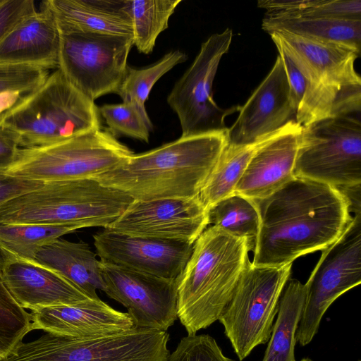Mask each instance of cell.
Returning a JSON list of instances; mask_svg holds the SVG:
<instances>
[{
    "mask_svg": "<svg viewBox=\"0 0 361 361\" xmlns=\"http://www.w3.org/2000/svg\"><path fill=\"white\" fill-rule=\"evenodd\" d=\"M260 224L251 264L283 267L335 243L353 221L348 200L332 185L294 177L272 193L252 200Z\"/></svg>",
    "mask_w": 361,
    "mask_h": 361,
    "instance_id": "obj_1",
    "label": "cell"
},
{
    "mask_svg": "<svg viewBox=\"0 0 361 361\" xmlns=\"http://www.w3.org/2000/svg\"><path fill=\"white\" fill-rule=\"evenodd\" d=\"M228 144V128L180 136L95 178L135 200L187 198L199 194Z\"/></svg>",
    "mask_w": 361,
    "mask_h": 361,
    "instance_id": "obj_2",
    "label": "cell"
},
{
    "mask_svg": "<svg viewBox=\"0 0 361 361\" xmlns=\"http://www.w3.org/2000/svg\"><path fill=\"white\" fill-rule=\"evenodd\" d=\"M247 242L210 226L177 280V315L188 334L218 321L250 262Z\"/></svg>",
    "mask_w": 361,
    "mask_h": 361,
    "instance_id": "obj_3",
    "label": "cell"
},
{
    "mask_svg": "<svg viewBox=\"0 0 361 361\" xmlns=\"http://www.w3.org/2000/svg\"><path fill=\"white\" fill-rule=\"evenodd\" d=\"M133 199L95 178L45 182L0 204V223L106 228Z\"/></svg>",
    "mask_w": 361,
    "mask_h": 361,
    "instance_id": "obj_4",
    "label": "cell"
},
{
    "mask_svg": "<svg viewBox=\"0 0 361 361\" xmlns=\"http://www.w3.org/2000/svg\"><path fill=\"white\" fill-rule=\"evenodd\" d=\"M94 102L56 69L32 92L0 114V126L19 137L20 148L47 146L101 128Z\"/></svg>",
    "mask_w": 361,
    "mask_h": 361,
    "instance_id": "obj_5",
    "label": "cell"
},
{
    "mask_svg": "<svg viewBox=\"0 0 361 361\" xmlns=\"http://www.w3.org/2000/svg\"><path fill=\"white\" fill-rule=\"evenodd\" d=\"M133 154L101 128L47 146L20 148L5 173L43 182L95 178Z\"/></svg>",
    "mask_w": 361,
    "mask_h": 361,
    "instance_id": "obj_6",
    "label": "cell"
},
{
    "mask_svg": "<svg viewBox=\"0 0 361 361\" xmlns=\"http://www.w3.org/2000/svg\"><path fill=\"white\" fill-rule=\"evenodd\" d=\"M291 267H255L250 262L246 265L218 320L240 361L269 341Z\"/></svg>",
    "mask_w": 361,
    "mask_h": 361,
    "instance_id": "obj_7",
    "label": "cell"
},
{
    "mask_svg": "<svg viewBox=\"0 0 361 361\" xmlns=\"http://www.w3.org/2000/svg\"><path fill=\"white\" fill-rule=\"evenodd\" d=\"M169 339L166 331L137 327L85 338L46 332L1 361H166Z\"/></svg>",
    "mask_w": 361,
    "mask_h": 361,
    "instance_id": "obj_8",
    "label": "cell"
},
{
    "mask_svg": "<svg viewBox=\"0 0 361 361\" xmlns=\"http://www.w3.org/2000/svg\"><path fill=\"white\" fill-rule=\"evenodd\" d=\"M293 173L336 188L361 184L360 116L331 117L302 128Z\"/></svg>",
    "mask_w": 361,
    "mask_h": 361,
    "instance_id": "obj_9",
    "label": "cell"
},
{
    "mask_svg": "<svg viewBox=\"0 0 361 361\" xmlns=\"http://www.w3.org/2000/svg\"><path fill=\"white\" fill-rule=\"evenodd\" d=\"M133 35L60 33L58 68L66 80L94 102L117 93L125 77Z\"/></svg>",
    "mask_w": 361,
    "mask_h": 361,
    "instance_id": "obj_10",
    "label": "cell"
},
{
    "mask_svg": "<svg viewBox=\"0 0 361 361\" xmlns=\"http://www.w3.org/2000/svg\"><path fill=\"white\" fill-rule=\"evenodd\" d=\"M232 37L230 28L212 35L169 94L167 103L178 117L181 136L224 130L228 128L226 118L239 111V105L227 109L219 106L212 94L220 61L228 52Z\"/></svg>",
    "mask_w": 361,
    "mask_h": 361,
    "instance_id": "obj_11",
    "label": "cell"
},
{
    "mask_svg": "<svg viewBox=\"0 0 361 361\" xmlns=\"http://www.w3.org/2000/svg\"><path fill=\"white\" fill-rule=\"evenodd\" d=\"M323 250L305 284V301L295 334L301 346L312 341L330 305L361 283V214L355 215L340 238Z\"/></svg>",
    "mask_w": 361,
    "mask_h": 361,
    "instance_id": "obj_12",
    "label": "cell"
},
{
    "mask_svg": "<svg viewBox=\"0 0 361 361\" xmlns=\"http://www.w3.org/2000/svg\"><path fill=\"white\" fill-rule=\"evenodd\" d=\"M104 292L128 310L133 326L167 331L178 319L177 279L161 278L99 260Z\"/></svg>",
    "mask_w": 361,
    "mask_h": 361,
    "instance_id": "obj_13",
    "label": "cell"
},
{
    "mask_svg": "<svg viewBox=\"0 0 361 361\" xmlns=\"http://www.w3.org/2000/svg\"><path fill=\"white\" fill-rule=\"evenodd\" d=\"M208 225V209L196 196L133 200L105 228L131 236L194 244Z\"/></svg>",
    "mask_w": 361,
    "mask_h": 361,
    "instance_id": "obj_14",
    "label": "cell"
},
{
    "mask_svg": "<svg viewBox=\"0 0 361 361\" xmlns=\"http://www.w3.org/2000/svg\"><path fill=\"white\" fill-rule=\"evenodd\" d=\"M93 239L100 261L169 279L178 280L193 249L188 243L131 236L106 228Z\"/></svg>",
    "mask_w": 361,
    "mask_h": 361,
    "instance_id": "obj_15",
    "label": "cell"
},
{
    "mask_svg": "<svg viewBox=\"0 0 361 361\" xmlns=\"http://www.w3.org/2000/svg\"><path fill=\"white\" fill-rule=\"evenodd\" d=\"M238 112L233 126L228 128V143L231 145L256 142L295 121L296 109L279 55Z\"/></svg>",
    "mask_w": 361,
    "mask_h": 361,
    "instance_id": "obj_16",
    "label": "cell"
},
{
    "mask_svg": "<svg viewBox=\"0 0 361 361\" xmlns=\"http://www.w3.org/2000/svg\"><path fill=\"white\" fill-rule=\"evenodd\" d=\"M269 34L314 83L338 92L361 89L355 69L360 55L353 50L283 31Z\"/></svg>",
    "mask_w": 361,
    "mask_h": 361,
    "instance_id": "obj_17",
    "label": "cell"
},
{
    "mask_svg": "<svg viewBox=\"0 0 361 361\" xmlns=\"http://www.w3.org/2000/svg\"><path fill=\"white\" fill-rule=\"evenodd\" d=\"M31 329L76 338H95L124 332L133 326L127 312L98 299L31 311Z\"/></svg>",
    "mask_w": 361,
    "mask_h": 361,
    "instance_id": "obj_18",
    "label": "cell"
},
{
    "mask_svg": "<svg viewBox=\"0 0 361 361\" xmlns=\"http://www.w3.org/2000/svg\"><path fill=\"white\" fill-rule=\"evenodd\" d=\"M302 127L293 121L286 130L252 155L233 194L256 200L280 189L294 176Z\"/></svg>",
    "mask_w": 361,
    "mask_h": 361,
    "instance_id": "obj_19",
    "label": "cell"
},
{
    "mask_svg": "<svg viewBox=\"0 0 361 361\" xmlns=\"http://www.w3.org/2000/svg\"><path fill=\"white\" fill-rule=\"evenodd\" d=\"M2 271L8 289L24 309L33 311L91 299L56 271L32 261L13 257Z\"/></svg>",
    "mask_w": 361,
    "mask_h": 361,
    "instance_id": "obj_20",
    "label": "cell"
},
{
    "mask_svg": "<svg viewBox=\"0 0 361 361\" xmlns=\"http://www.w3.org/2000/svg\"><path fill=\"white\" fill-rule=\"evenodd\" d=\"M60 32L51 12L39 11L18 23L0 42V62L58 68Z\"/></svg>",
    "mask_w": 361,
    "mask_h": 361,
    "instance_id": "obj_21",
    "label": "cell"
},
{
    "mask_svg": "<svg viewBox=\"0 0 361 361\" xmlns=\"http://www.w3.org/2000/svg\"><path fill=\"white\" fill-rule=\"evenodd\" d=\"M40 6L51 12L60 33L133 35L126 0H47L42 1Z\"/></svg>",
    "mask_w": 361,
    "mask_h": 361,
    "instance_id": "obj_22",
    "label": "cell"
},
{
    "mask_svg": "<svg viewBox=\"0 0 361 361\" xmlns=\"http://www.w3.org/2000/svg\"><path fill=\"white\" fill-rule=\"evenodd\" d=\"M89 245L80 241L56 239L41 247L32 262L51 269L90 298H99L97 290L104 291L99 261Z\"/></svg>",
    "mask_w": 361,
    "mask_h": 361,
    "instance_id": "obj_23",
    "label": "cell"
},
{
    "mask_svg": "<svg viewBox=\"0 0 361 361\" xmlns=\"http://www.w3.org/2000/svg\"><path fill=\"white\" fill-rule=\"evenodd\" d=\"M262 27L268 33L289 32L312 40L348 48L360 55L361 20L336 18L264 17Z\"/></svg>",
    "mask_w": 361,
    "mask_h": 361,
    "instance_id": "obj_24",
    "label": "cell"
},
{
    "mask_svg": "<svg viewBox=\"0 0 361 361\" xmlns=\"http://www.w3.org/2000/svg\"><path fill=\"white\" fill-rule=\"evenodd\" d=\"M305 295V284L289 278L279 299L276 319L262 361H296L295 334Z\"/></svg>",
    "mask_w": 361,
    "mask_h": 361,
    "instance_id": "obj_25",
    "label": "cell"
},
{
    "mask_svg": "<svg viewBox=\"0 0 361 361\" xmlns=\"http://www.w3.org/2000/svg\"><path fill=\"white\" fill-rule=\"evenodd\" d=\"M293 121L256 142L242 145L228 143L199 194V197L204 207L208 209L217 202L233 194L236 184L255 152L260 147L286 130Z\"/></svg>",
    "mask_w": 361,
    "mask_h": 361,
    "instance_id": "obj_26",
    "label": "cell"
},
{
    "mask_svg": "<svg viewBox=\"0 0 361 361\" xmlns=\"http://www.w3.org/2000/svg\"><path fill=\"white\" fill-rule=\"evenodd\" d=\"M182 0H126L133 25V46L150 54L158 36L168 28L170 17Z\"/></svg>",
    "mask_w": 361,
    "mask_h": 361,
    "instance_id": "obj_27",
    "label": "cell"
},
{
    "mask_svg": "<svg viewBox=\"0 0 361 361\" xmlns=\"http://www.w3.org/2000/svg\"><path fill=\"white\" fill-rule=\"evenodd\" d=\"M208 222L231 235L245 238L250 251L254 250L260 219L252 200L231 194L208 209Z\"/></svg>",
    "mask_w": 361,
    "mask_h": 361,
    "instance_id": "obj_28",
    "label": "cell"
},
{
    "mask_svg": "<svg viewBox=\"0 0 361 361\" xmlns=\"http://www.w3.org/2000/svg\"><path fill=\"white\" fill-rule=\"evenodd\" d=\"M78 228L74 224L0 223V245L13 257L32 262L41 247Z\"/></svg>",
    "mask_w": 361,
    "mask_h": 361,
    "instance_id": "obj_29",
    "label": "cell"
},
{
    "mask_svg": "<svg viewBox=\"0 0 361 361\" xmlns=\"http://www.w3.org/2000/svg\"><path fill=\"white\" fill-rule=\"evenodd\" d=\"M266 18H336L361 20L360 0H260Z\"/></svg>",
    "mask_w": 361,
    "mask_h": 361,
    "instance_id": "obj_30",
    "label": "cell"
},
{
    "mask_svg": "<svg viewBox=\"0 0 361 361\" xmlns=\"http://www.w3.org/2000/svg\"><path fill=\"white\" fill-rule=\"evenodd\" d=\"M187 60L185 53L171 51L154 63L143 68L128 66L123 80L117 92L123 102H133L147 112L145 102L155 83L176 65Z\"/></svg>",
    "mask_w": 361,
    "mask_h": 361,
    "instance_id": "obj_31",
    "label": "cell"
},
{
    "mask_svg": "<svg viewBox=\"0 0 361 361\" xmlns=\"http://www.w3.org/2000/svg\"><path fill=\"white\" fill-rule=\"evenodd\" d=\"M31 314L8 289L0 266V361L11 355L32 331Z\"/></svg>",
    "mask_w": 361,
    "mask_h": 361,
    "instance_id": "obj_32",
    "label": "cell"
},
{
    "mask_svg": "<svg viewBox=\"0 0 361 361\" xmlns=\"http://www.w3.org/2000/svg\"><path fill=\"white\" fill-rule=\"evenodd\" d=\"M108 128L116 138L126 136L145 142H149L152 123L147 112L142 111L133 102L104 104L99 108Z\"/></svg>",
    "mask_w": 361,
    "mask_h": 361,
    "instance_id": "obj_33",
    "label": "cell"
},
{
    "mask_svg": "<svg viewBox=\"0 0 361 361\" xmlns=\"http://www.w3.org/2000/svg\"><path fill=\"white\" fill-rule=\"evenodd\" d=\"M48 75L49 70L41 67L0 62V93L26 95L39 87Z\"/></svg>",
    "mask_w": 361,
    "mask_h": 361,
    "instance_id": "obj_34",
    "label": "cell"
},
{
    "mask_svg": "<svg viewBox=\"0 0 361 361\" xmlns=\"http://www.w3.org/2000/svg\"><path fill=\"white\" fill-rule=\"evenodd\" d=\"M166 361H235L223 353L216 340L207 334H188Z\"/></svg>",
    "mask_w": 361,
    "mask_h": 361,
    "instance_id": "obj_35",
    "label": "cell"
},
{
    "mask_svg": "<svg viewBox=\"0 0 361 361\" xmlns=\"http://www.w3.org/2000/svg\"><path fill=\"white\" fill-rule=\"evenodd\" d=\"M37 11L32 0H1L0 42L23 19Z\"/></svg>",
    "mask_w": 361,
    "mask_h": 361,
    "instance_id": "obj_36",
    "label": "cell"
},
{
    "mask_svg": "<svg viewBox=\"0 0 361 361\" xmlns=\"http://www.w3.org/2000/svg\"><path fill=\"white\" fill-rule=\"evenodd\" d=\"M44 183L0 173V204L16 196L35 190Z\"/></svg>",
    "mask_w": 361,
    "mask_h": 361,
    "instance_id": "obj_37",
    "label": "cell"
},
{
    "mask_svg": "<svg viewBox=\"0 0 361 361\" xmlns=\"http://www.w3.org/2000/svg\"><path fill=\"white\" fill-rule=\"evenodd\" d=\"M20 148L18 135L0 126V173H5L12 166Z\"/></svg>",
    "mask_w": 361,
    "mask_h": 361,
    "instance_id": "obj_38",
    "label": "cell"
},
{
    "mask_svg": "<svg viewBox=\"0 0 361 361\" xmlns=\"http://www.w3.org/2000/svg\"><path fill=\"white\" fill-rule=\"evenodd\" d=\"M360 185L352 186H345L338 188L345 195L348 201L350 212H353L355 215L361 214L360 210Z\"/></svg>",
    "mask_w": 361,
    "mask_h": 361,
    "instance_id": "obj_39",
    "label": "cell"
},
{
    "mask_svg": "<svg viewBox=\"0 0 361 361\" xmlns=\"http://www.w3.org/2000/svg\"><path fill=\"white\" fill-rule=\"evenodd\" d=\"M23 96L14 92L0 93V114L13 106Z\"/></svg>",
    "mask_w": 361,
    "mask_h": 361,
    "instance_id": "obj_40",
    "label": "cell"
},
{
    "mask_svg": "<svg viewBox=\"0 0 361 361\" xmlns=\"http://www.w3.org/2000/svg\"><path fill=\"white\" fill-rule=\"evenodd\" d=\"M13 257L8 253L0 245V266H3Z\"/></svg>",
    "mask_w": 361,
    "mask_h": 361,
    "instance_id": "obj_41",
    "label": "cell"
},
{
    "mask_svg": "<svg viewBox=\"0 0 361 361\" xmlns=\"http://www.w3.org/2000/svg\"><path fill=\"white\" fill-rule=\"evenodd\" d=\"M300 361H313V360L309 357H305V358H302V360H300Z\"/></svg>",
    "mask_w": 361,
    "mask_h": 361,
    "instance_id": "obj_42",
    "label": "cell"
},
{
    "mask_svg": "<svg viewBox=\"0 0 361 361\" xmlns=\"http://www.w3.org/2000/svg\"><path fill=\"white\" fill-rule=\"evenodd\" d=\"M1 0H0V2H1Z\"/></svg>",
    "mask_w": 361,
    "mask_h": 361,
    "instance_id": "obj_43",
    "label": "cell"
},
{
    "mask_svg": "<svg viewBox=\"0 0 361 361\" xmlns=\"http://www.w3.org/2000/svg\"><path fill=\"white\" fill-rule=\"evenodd\" d=\"M360 361V360H359Z\"/></svg>",
    "mask_w": 361,
    "mask_h": 361,
    "instance_id": "obj_44",
    "label": "cell"
}]
</instances>
